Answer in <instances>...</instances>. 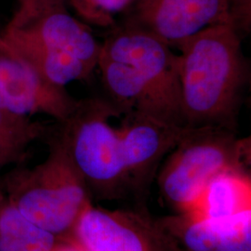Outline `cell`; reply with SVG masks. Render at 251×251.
<instances>
[{
    "instance_id": "cell-10",
    "label": "cell",
    "mask_w": 251,
    "mask_h": 251,
    "mask_svg": "<svg viewBox=\"0 0 251 251\" xmlns=\"http://www.w3.org/2000/svg\"><path fill=\"white\" fill-rule=\"evenodd\" d=\"M2 35L71 54L93 70L98 66L101 45L65 6L25 18L13 16Z\"/></svg>"
},
{
    "instance_id": "cell-15",
    "label": "cell",
    "mask_w": 251,
    "mask_h": 251,
    "mask_svg": "<svg viewBox=\"0 0 251 251\" xmlns=\"http://www.w3.org/2000/svg\"><path fill=\"white\" fill-rule=\"evenodd\" d=\"M60 240L27 219L0 191V251H52Z\"/></svg>"
},
{
    "instance_id": "cell-7",
    "label": "cell",
    "mask_w": 251,
    "mask_h": 251,
    "mask_svg": "<svg viewBox=\"0 0 251 251\" xmlns=\"http://www.w3.org/2000/svg\"><path fill=\"white\" fill-rule=\"evenodd\" d=\"M78 101L44 78L0 36V109L26 117L44 114L62 123Z\"/></svg>"
},
{
    "instance_id": "cell-9",
    "label": "cell",
    "mask_w": 251,
    "mask_h": 251,
    "mask_svg": "<svg viewBox=\"0 0 251 251\" xmlns=\"http://www.w3.org/2000/svg\"><path fill=\"white\" fill-rule=\"evenodd\" d=\"M232 0H137L128 25L178 46L207 27L231 23Z\"/></svg>"
},
{
    "instance_id": "cell-11",
    "label": "cell",
    "mask_w": 251,
    "mask_h": 251,
    "mask_svg": "<svg viewBox=\"0 0 251 251\" xmlns=\"http://www.w3.org/2000/svg\"><path fill=\"white\" fill-rule=\"evenodd\" d=\"M158 221L175 251H251V208L225 219L179 212Z\"/></svg>"
},
{
    "instance_id": "cell-17",
    "label": "cell",
    "mask_w": 251,
    "mask_h": 251,
    "mask_svg": "<svg viewBox=\"0 0 251 251\" xmlns=\"http://www.w3.org/2000/svg\"><path fill=\"white\" fill-rule=\"evenodd\" d=\"M78 12L91 22L108 25L111 15L126 9L136 0H70Z\"/></svg>"
},
{
    "instance_id": "cell-19",
    "label": "cell",
    "mask_w": 251,
    "mask_h": 251,
    "mask_svg": "<svg viewBox=\"0 0 251 251\" xmlns=\"http://www.w3.org/2000/svg\"><path fill=\"white\" fill-rule=\"evenodd\" d=\"M24 154L17 152L4 144H0V171L11 163H15L23 158Z\"/></svg>"
},
{
    "instance_id": "cell-1",
    "label": "cell",
    "mask_w": 251,
    "mask_h": 251,
    "mask_svg": "<svg viewBox=\"0 0 251 251\" xmlns=\"http://www.w3.org/2000/svg\"><path fill=\"white\" fill-rule=\"evenodd\" d=\"M242 34L229 23L207 27L180 43V112L184 126L235 131L248 65Z\"/></svg>"
},
{
    "instance_id": "cell-6",
    "label": "cell",
    "mask_w": 251,
    "mask_h": 251,
    "mask_svg": "<svg viewBox=\"0 0 251 251\" xmlns=\"http://www.w3.org/2000/svg\"><path fill=\"white\" fill-rule=\"evenodd\" d=\"M144 206L111 210L90 204L70 238L85 251H175L158 219Z\"/></svg>"
},
{
    "instance_id": "cell-4",
    "label": "cell",
    "mask_w": 251,
    "mask_h": 251,
    "mask_svg": "<svg viewBox=\"0 0 251 251\" xmlns=\"http://www.w3.org/2000/svg\"><path fill=\"white\" fill-rule=\"evenodd\" d=\"M121 114L107 100H79L61 124V141L90 195L106 200L122 198L128 191L118 130L110 118Z\"/></svg>"
},
{
    "instance_id": "cell-18",
    "label": "cell",
    "mask_w": 251,
    "mask_h": 251,
    "mask_svg": "<svg viewBox=\"0 0 251 251\" xmlns=\"http://www.w3.org/2000/svg\"><path fill=\"white\" fill-rule=\"evenodd\" d=\"M67 0H18V9L14 17L25 18L38 14L48 9L64 7Z\"/></svg>"
},
{
    "instance_id": "cell-13",
    "label": "cell",
    "mask_w": 251,
    "mask_h": 251,
    "mask_svg": "<svg viewBox=\"0 0 251 251\" xmlns=\"http://www.w3.org/2000/svg\"><path fill=\"white\" fill-rule=\"evenodd\" d=\"M251 208V176L246 169L217 174L206 183L191 212L206 219H225Z\"/></svg>"
},
{
    "instance_id": "cell-14",
    "label": "cell",
    "mask_w": 251,
    "mask_h": 251,
    "mask_svg": "<svg viewBox=\"0 0 251 251\" xmlns=\"http://www.w3.org/2000/svg\"><path fill=\"white\" fill-rule=\"evenodd\" d=\"M1 38L44 78L56 86L64 88L74 81L85 80L93 71L71 54L3 35Z\"/></svg>"
},
{
    "instance_id": "cell-12",
    "label": "cell",
    "mask_w": 251,
    "mask_h": 251,
    "mask_svg": "<svg viewBox=\"0 0 251 251\" xmlns=\"http://www.w3.org/2000/svg\"><path fill=\"white\" fill-rule=\"evenodd\" d=\"M98 67L114 104L121 113H142L179 126L134 68L103 56L100 57Z\"/></svg>"
},
{
    "instance_id": "cell-20",
    "label": "cell",
    "mask_w": 251,
    "mask_h": 251,
    "mask_svg": "<svg viewBox=\"0 0 251 251\" xmlns=\"http://www.w3.org/2000/svg\"><path fill=\"white\" fill-rule=\"evenodd\" d=\"M52 251H85L76 242L71 238L62 239L57 244Z\"/></svg>"
},
{
    "instance_id": "cell-5",
    "label": "cell",
    "mask_w": 251,
    "mask_h": 251,
    "mask_svg": "<svg viewBox=\"0 0 251 251\" xmlns=\"http://www.w3.org/2000/svg\"><path fill=\"white\" fill-rule=\"evenodd\" d=\"M100 56L134 68L180 126L179 57L171 46L140 27L126 24L101 44Z\"/></svg>"
},
{
    "instance_id": "cell-2",
    "label": "cell",
    "mask_w": 251,
    "mask_h": 251,
    "mask_svg": "<svg viewBox=\"0 0 251 251\" xmlns=\"http://www.w3.org/2000/svg\"><path fill=\"white\" fill-rule=\"evenodd\" d=\"M0 191L35 225L60 239H68L90 192L61 141L54 139L44 162L17 169L0 179Z\"/></svg>"
},
{
    "instance_id": "cell-21",
    "label": "cell",
    "mask_w": 251,
    "mask_h": 251,
    "mask_svg": "<svg viewBox=\"0 0 251 251\" xmlns=\"http://www.w3.org/2000/svg\"><path fill=\"white\" fill-rule=\"evenodd\" d=\"M2 32H3V30H1V29H0V36L2 35Z\"/></svg>"
},
{
    "instance_id": "cell-3",
    "label": "cell",
    "mask_w": 251,
    "mask_h": 251,
    "mask_svg": "<svg viewBox=\"0 0 251 251\" xmlns=\"http://www.w3.org/2000/svg\"><path fill=\"white\" fill-rule=\"evenodd\" d=\"M250 140L219 126L186 128L157 171L162 198L178 212L193 209L217 174L250 164Z\"/></svg>"
},
{
    "instance_id": "cell-8",
    "label": "cell",
    "mask_w": 251,
    "mask_h": 251,
    "mask_svg": "<svg viewBox=\"0 0 251 251\" xmlns=\"http://www.w3.org/2000/svg\"><path fill=\"white\" fill-rule=\"evenodd\" d=\"M118 134L128 183V191L141 206L152 179L169 152L187 127L137 112L126 113Z\"/></svg>"
},
{
    "instance_id": "cell-16",
    "label": "cell",
    "mask_w": 251,
    "mask_h": 251,
    "mask_svg": "<svg viewBox=\"0 0 251 251\" xmlns=\"http://www.w3.org/2000/svg\"><path fill=\"white\" fill-rule=\"evenodd\" d=\"M45 132V126L30 117L0 109V144L25 154L27 147Z\"/></svg>"
}]
</instances>
